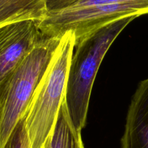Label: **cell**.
I'll return each instance as SVG.
<instances>
[{
    "label": "cell",
    "instance_id": "6da1fadb",
    "mask_svg": "<svg viewBox=\"0 0 148 148\" xmlns=\"http://www.w3.org/2000/svg\"><path fill=\"white\" fill-rule=\"evenodd\" d=\"M75 46L73 32H66L25 112L23 119L31 148H51L65 101L68 71Z\"/></svg>",
    "mask_w": 148,
    "mask_h": 148
},
{
    "label": "cell",
    "instance_id": "7a4b0ae2",
    "mask_svg": "<svg viewBox=\"0 0 148 148\" xmlns=\"http://www.w3.org/2000/svg\"><path fill=\"white\" fill-rule=\"evenodd\" d=\"M135 18L128 17L113 22L75 44L68 71L65 101L71 121L78 132H81L86 124L92 86L106 53L121 31Z\"/></svg>",
    "mask_w": 148,
    "mask_h": 148
},
{
    "label": "cell",
    "instance_id": "3957f363",
    "mask_svg": "<svg viewBox=\"0 0 148 148\" xmlns=\"http://www.w3.org/2000/svg\"><path fill=\"white\" fill-rule=\"evenodd\" d=\"M62 37L45 36L25 60L0 83V148L22 119L47 70Z\"/></svg>",
    "mask_w": 148,
    "mask_h": 148
},
{
    "label": "cell",
    "instance_id": "277c9868",
    "mask_svg": "<svg viewBox=\"0 0 148 148\" xmlns=\"http://www.w3.org/2000/svg\"><path fill=\"white\" fill-rule=\"evenodd\" d=\"M44 37L36 20L16 22L0 27V83Z\"/></svg>",
    "mask_w": 148,
    "mask_h": 148
},
{
    "label": "cell",
    "instance_id": "5b68a950",
    "mask_svg": "<svg viewBox=\"0 0 148 148\" xmlns=\"http://www.w3.org/2000/svg\"><path fill=\"white\" fill-rule=\"evenodd\" d=\"M121 143V148H148V77L132 98Z\"/></svg>",
    "mask_w": 148,
    "mask_h": 148
},
{
    "label": "cell",
    "instance_id": "8992f818",
    "mask_svg": "<svg viewBox=\"0 0 148 148\" xmlns=\"http://www.w3.org/2000/svg\"><path fill=\"white\" fill-rule=\"evenodd\" d=\"M47 14L46 0H0V27L23 20L40 22Z\"/></svg>",
    "mask_w": 148,
    "mask_h": 148
},
{
    "label": "cell",
    "instance_id": "52a82bcc",
    "mask_svg": "<svg viewBox=\"0 0 148 148\" xmlns=\"http://www.w3.org/2000/svg\"><path fill=\"white\" fill-rule=\"evenodd\" d=\"M51 148H85L81 132L75 130L71 121L66 101L60 109Z\"/></svg>",
    "mask_w": 148,
    "mask_h": 148
},
{
    "label": "cell",
    "instance_id": "ba28073f",
    "mask_svg": "<svg viewBox=\"0 0 148 148\" xmlns=\"http://www.w3.org/2000/svg\"><path fill=\"white\" fill-rule=\"evenodd\" d=\"M4 148H31L23 117L13 130Z\"/></svg>",
    "mask_w": 148,
    "mask_h": 148
},
{
    "label": "cell",
    "instance_id": "9c48e42d",
    "mask_svg": "<svg viewBox=\"0 0 148 148\" xmlns=\"http://www.w3.org/2000/svg\"><path fill=\"white\" fill-rule=\"evenodd\" d=\"M79 0H46L48 12L59 11L73 5Z\"/></svg>",
    "mask_w": 148,
    "mask_h": 148
}]
</instances>
